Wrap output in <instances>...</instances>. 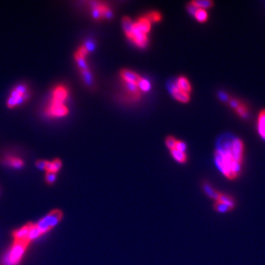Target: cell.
<instances>
[{
  "label": "cell",
  "instance_id": "1",
  "mask_svg": "<svg viewBox=\"0 0 265 265\" xmlns=\"http://www.w3.org/2000/svg\"><path fill=\"white\" fill-rule=\"evenodd\" d=\"M245 144L239 137L226 135L219 139L214 152L218 171L230 181L239 178L244 162Z\"/></svg>",
  "mask_w": 265,
  "mask_h": 265
},
{
  "label": "cell",
  "instance_id": "2",
  "mask_svg": "<svg viewBox=\"0 0 265 265\" xmlns=\"http://www.w3.org/2000/svg\"><path fill=\"white\" fill-rule=\"evenodd\" d=\"M29 244L30 243L28 242L13 240V246L3 257L2 265L19 264L24 257L25 253Z\"/></svg>",
  "mask_w": 265,
  "mask_h": 265
},
{
  "label": "cell",
  "instance_id": "3",
  "mask_svg": "<svg viewBox=\"0 0 265 265\" xmlns=\"http://www.w3.org/2000/svg\"><path fill=\"white\" fill-rule=\"evenodd\" d=\"M63 215L62 211L60 210H54L49 214L41 218L39 222L36 224L38 229L41 231V234H44L53 229L55 226H57L58 223L62 220Z\"/></svg>",
  "mask_w": 265,
  "mask_h": 265
},
{
  "label": "cell",
  "instance_id": "4",
  "mask_svg": "<svg viewBox=\"0 0 265 265\" xmlns=\"http://www.w3.org/2000/svg\"><path fill=\"white\" fill-rule=\"evenodd\" d=\"M29 96L28 88L24 85H19L13 88L11 91V95L7 101V106L10 108L16 107L27 101Z\"/></svg>",
  "mask_w": 265,
  "mask_h": 265
},
{
  "label": "cell",
  "instance_id": "5",
  "mask_svg": "<svg viewBox=\"0 0 265 265\" xmlns=\"http://www.w3.org/2000/svg\"><path fill=\"white\" fill-rule=\"evenodd\" d=\"M236 202L232 196L220 191L214 203V208L216 212L226 213L232 211Z\"/></svg>",
  "mask_w": 265,
  "mask_h": 265
},
{
  "label": "cell",
  "instance_id": "6",
  "mask_svg": "<svg viewBox=\"0 0 265 265\" xmlns=\"http://www.w3.org/2000/svg\"><path fill=\"white\" fill-rule=\"evenodd\" d=\"M45 114L51 118L63 117L69 114V109L65 103L51 99L44 110Z\"/></svg>",
  "mask_w": 265,
  "mask_h": 265
},
{
  "label": "cell",
  "instance_id": "7",
  "mask_svg": "<svg viewBox=\"0 0 265 265\" xmlns=\"http://www.w3.org/2000/svg\"><path fill=\"white\" fill-rule=\"evenodd\" d=\"M36 166L46 173H57L62 166V162L60 159H55L53 161L40 160L36 162Z\"/></svg>",
  "mask_w": 265,
  "mask_h": 265
},
{
  "label": "cell",
  "instance_id": "8",
  "mask_svg": "<svg viewBox=\"0 0 265 265\" xmlns=\"http://www.w3.org/2000/svg\"><path fill=\"white\" fill-rule=\"evenodd\" d=\"M130 39L132 40L133 42L139 47H144L148 44L147 34L140 31L135 23H133L132 33Z\"/></svg>",
  "mask_w": 265,
  "mask_h": 265
},
{
  "label": "cell",
  "instance_id": "9",
  "mask_svg": "<svg viewBox=\"0 0 265 265\" xmlns=\"http://www.w3.org/2000/svg\"><path fill=\"white\" fill-rule=\"evenodd\" d=\"M68 96H69V91L67 88L62 85H60L53 90L51 99L65 103Z\"/></svg>",
  "mask_w": 265,
  "mask_h": 265
},
{
  "label": "cell",
  "instance_id": "10",
  "mask_svg": "<svg viewBox=\"0 0 265 265\" xmlns=\"http://www.w3.org/2000/svg\"><path fill=\"white\" fill-rule=\"evenodd\" d=\"M120 76L123 78L125 83H134V84L138 85L141 81V78L139 75L133 73L130 70L124 69L120 73Z\"/></svg>",
  "mask_w": 265,
  "mask_h": 265
},
{
  "label": "cell",
  "instance_id": "11",
  "mask_svg": "<svg viewBox=\"0 0 265 265\" xmlns=\"http://www.w3.org/2000/svg\"><path fill=\"white\" fill-rule=\"evenodd\" d=\"M171 93L177 101L182 102V103H187L189 101V95L181 91L179 88L177 87L176 85L172 84Z\"/></svg>",
  "mask_w": 265,
  "mask_h": 265
},
{
  "label": "cell",
  "instance_id": "12",
  "mask_svg": "<svg viewBox=\"0 0 265 265\" xmlns=\"http://www.w3.org/2000/svg\"><path fill=\"white\" fill-rule=\"evenodd\" d=\"M176 85L177 87L179 88L183 92L186 93L188 94L191 92V85H190L189 81L184 77H180Z\"/></svg>",
  "mask_w": 265,
  "mask_h": 265
},
{
  "label": "cell",
  "instance_id": "13",
  "mask_svg": "<svg viewBox=\"0 0 265 265\" xmlns=\"http://www.w3.org/2000/svg\"><path fill=\"white\" fill-rule=\"evenodd\" d=\"M257 128L260 136L265 141V110L261 111L258 116Z\"/></svg>",
  "mask_w": 265,
  "mask_h": 265
},
{
  "label": "cell",
  "instance_id": "14",
  "mask_svg": "<svg viewBox=\"0 0 265 265\" xmlns=\"http://www.w3.org/2000/svg\"><path fill=\"white\" fill-rule=\"evenodd\" d=\"M6 164L14 169H20L24 166V161L16 156H8L6 158Z\"/></svg>",
  "mask_w": 265,
  "mask_h": 265
},
{
  "label": "cell",
  "instance_id": "15",
  "mask_svg": "<svg viewBox=\"0 0 265 265\" xmlns=\"http://www.w3.org/2000/svg\"><path fill=\"white\" fill-rule=\"evenodd\" d=\"M135 24L138 27L140 31H142L146 34L151 31V22L146 17L141 18L136 22H135Z\"/></svg>",
  "mask_w": 265,
  "mask_h": 265
},
{
  "label": "cell",
  "instance_id": "16",
  "mask_svg": "<svg viewBox=\"0 0 265 265\" xmlns=\"http://www.w3.org/2000/svg\"><path fill=\"white\" fill-rule=\"evenodd\" d=\"M203 189L204 191L205 194L209 197L211 199L214 200V201L216 200V197H218L220 192L219 191L215 189L210 183L207 182L203 183Z\"/></svg>",
  "mask_w": 265,
  "mask_h": 265
},
{
  "label": "cell",
  "instance_id": "17",
  "mask_svg": "<svg viewBox=\"0 0 265 265\" xmlns=\"http://www.w3.org/2000/svg\"><path fill=\"white\" fill-rule=\"evenodd\" d=\"M94 8L99 12L100 15H101V18H110L112 16V13H111V10H110V8L106 6V5L99 3L98 5H94Z\"/></svg>",
  "mask_w": 265,
  "mask_h": 265
},
{
  "label": "cell",
  "instance_id": "18",
  "mask_svg": "<svg viewBox=\"0 0 265 265\" xmlns=\"http://www.w3.org/2000/svg\"><path fill=\"white\" fill-rule=\"evenodd\" d=\"M171 152L172 156L176 160L177 162L180 163V164H184L187 161V156L184 152L177 151L175 148L171 150Z\"/></svg>",
  "mask_w": 265,
  "mask_h": 265
},
{
  "label": "cell",
  "instance_id": "19",
  "mask_svg": "<svg viewBox=\"0 0 265 265\" xmlns=\"http://www.w3.org/2000/svg\"><path fill=\"white\" fill-rule=\"evenodd\" d=\"M123 26L124 28L125 33L128 38H131V33H132L133 22L130 18L126 17L123 19Z\"/></svg>",
  "mask_w": 265,
  "mask_h": 265
},
{
  "label": "cell",
  "instance_id": "20",
  "mask_svg": "<svg viewBox=\"0 0 265 265\" xmlns=\"http://www.w3.org/2000/svg\"><path fill=\"white\" fill-rule=\"evenodd\" d=\"M191 4L197 8H200V9H204L205 8H208L210 7L213 6V3L211 1H208V0H201V1H194L191 2Z\"/></svg>",
  "mask_w": 265,
  "mask_h": 265
},
{
  "label": "cell",
  "instance_id": "21",
  "mask_svg": "<svg viewBox=\"0 0 265 265\" xmlns=\"http://www.w3.org/2000/svg\"><path fill=\"white\" fill-rule=\"evenodd\" d=\"M194 16L199 22L201 23L205 22L208 19V13L206 12V10L204 9L198 8L196 13H195Z\"/></svg>",
  "mask_w": 265,
  "mask_h": 265
},
{
  "label": "cell",
  "instance_id": "22",
  "mask_svg": "<svg viewBox=\"0 0 265 265\" xmlns=\"http://www.w3.org/2000/svg\"><path fill=\"white\" fill-rule=\"evenodd\" d=\"M88 51L86 46H81V47H80L78 51H77L75 58H76V61H78V60H85V58H86V56L88 55Z\"/></svg>",
  "mask_w": 265,
  "mask_h": 265
},
{
  "label": "cell",
  "instance_id": "23",
  "mask_svg": "<svg viewBox=\"0 0 265 265\" xmlns=\"http://www.w3.org/2000/svg\"><path fill=\"white\" fill-rule=\"evenodd\" d=\"M146 18L149 20L150 22H158L161 19V16L159 13L154 11V12L148 13Z\"/></svg>",
  "mask_w": 265,
  "mask_h": 265
},
{
  "label": "cell",
  "instance_id": "24",
  "mask_svg": "<svg viewBox=\"0 0 265 265\" xmlns=\"http://www.w3.org/2000/svg\"><path fill=\"white\" fill-rule=\"evenodd\" d=\"M138 86H139L140 89L144 91H148L151 89V83H149V81H147L146 79H143V78H141L139 84H138Z\"/></svg>",
  "mask_w": 265,
  "mask_h": 265
},
{
  "label": "cell",
  "instance_id": "25",
  "mask_svg": "<svg viewBox=\"0 0 265 265\" xmlns=\"http://www.w3.org/2000/svg\"><path fill=\"white\" fill-rule=\"evenodd\" d=\"M176 142L177 140L175 139L174 137H173V136H169V137L166 138V144L171 151V150L174 149L175 147H176Z\"/></svg>",
  "mask_w": 265,
  "mask_h": 265
},
{
  "label": "cell",
  "instance_id": "26",
  "mask_svg": "<svg viewBox=\"0 0 265 265\" xmlns=\"http://www.w3.org/2000/svg\"><path fill=\"white\" fill-rule=\"evenodd\" d=\"M56 180V173H46V182L52 184V183H55Z\"/></svg>",
  "mask_w": 265,
  "mask_h": 265
},
{
  "label": "cell",
  "instance_id": "27",
  "mask_svg": "<svg viewBox=\"0 0 265 265\" xmlns=\"http://www.w3.org/2000/svg\"><path fill=\"white\" fill-rule=\"evenodd\" d=\"M175 149L177 150V151L184 152L186 151V146L184 142L181 141H177L176 147H175Z\"/></svg>",
  "mask_w": 265,
  "mask_h": 265
},
{
  "label": "cell",
  "instance_id": "28",
  "mask_svg": "<svg viewBox=\"0 0 265 265\" xmlns=\"http://www.w3.org/2000/svg\"><path fill=\"white\" fill-rule=\"evenodd\" d=\"M188 9H189V11L190 13H191V14L193 15V16H195V13H196L197 10L198 9V8H197L196 7H195L194 6H192V5L190 3L189 8H188Z\"/></svg>",
  "mask_w": 265,
  "mask_h": 265
}]
</instances>
